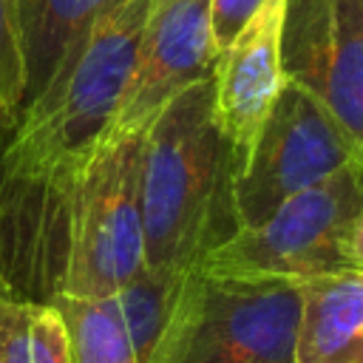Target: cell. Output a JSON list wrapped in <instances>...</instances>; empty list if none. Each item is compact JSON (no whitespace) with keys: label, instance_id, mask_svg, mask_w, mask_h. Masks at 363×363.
Returning <instances> with one entry per match:
<instances>
[{"label":"cell","instance_id":"6da1fadb","mask_svg":"<svg viewBox=\"0 0 363 363\" xmlns=\"http://www.w3.org/2000/svg\"><path fill=\"white\" fill-rule=\"evenodd\" d=\"M150 0H122L91 31L65 79L26 108L0 145V284L54 301L68 264L79 184L122 113Z\"/></svg>","mask_w":363,"mask_h":363},{"label":"cell","instance_id":"7a4b0ae2","mask_svg":"<svg viewBox=\"0 0 363 363\" xmlns=\"http://www.w3.org/2000/svg\"><path fill=\"white\" fill-rule=\"evenodd\" d=\"M233 153L216 122L213 82L176 94L145 128V267L190 272L238 230Z\"/></svg>","mask_w":363,"mask_h":363},{"label":"cell","instance_id":"3957f363","mask_svg":"<svg viewBox=\"0 0 363 363\" xmlns=\"http://www.w3.org/2000/svg\"><path fill=\"white\" fill-rule=\"evenodd\" d=\"M301 284L193 269L147 363H295Z\"/></svg>","mask_w":363,"mask_h":363},{"label":"cell","instance_id":"277c9868","mask_svg":"<svg viewBox=\"0 0 363 363\" xmlns=\"http://www.w3.org/2000/svg\"><path fill=\"white\" fill-rule=\"evenodd\" d=\"M363 210V170L346 164L235 230L196 267L207 275L295 281L346 269V233Z\"/></svg>","mask_w":363,"mask_h":363},{"label":"cell","instance_id":"5b68a950","mask_svg":"<svg viewBox=\"0 0 363 363\" xmlns=\"http://www.w3.org/2000/svg\"><path fill=\"white\" fill-rule=\"evenodd\" d=\"M142 147L145 133H113L91 162L74 201L60 295L105 298L145 269Z\"/></svg>","mask_w":363,"mask_h":363},{"label":"cell","instance_id":"8992f818","mask_svg":"<svg viewBox=\"0 0 363 363\" xmlns=\"http://www.w3.org/2000/svg\"><path fill=\"white\" fill-rule=\"evenodd\" d=\"M346 164H357V156L335 113L315 91L286 77L247 170L233 179L238 230Z\"/></svg>","mask_w":363,"mask_h":363},{"label":"cell","instance_id":"52a82bcc","mask_svg":"<svg viewBox=\"0 0 363 363\" xmlns=\"http://www.w3.org/2000/svg\"><path fill=\"white\" fill-rule=\"evenodd\" d=\"M284 74L326 102L363 170V0H286Z\"/></svg>","mask_w":363,"mask_h":363},{"label":"cell","instance_id":"ba28073f","mask_svg":"<svg viewBox=\"0 0 363 363\" xmlns=\"http://www.w3.org/2000/svg\"><path fill=\"white\" fill-rule=\"evenodd\" d=\"M284 20L286 0H264L250 23L213 60V111L230 145L235 176L247 170L264 122L286 79Z\"/></svg>","mask_w":363,"mask_h":363},{"label":"cell","instance_id":"9c48e42d","mask_svg":"<svg viewBox=\"0 0 363 363\" xmlns=\"http://www.w3.org/2000/svg\"><path fill=\"white\" fill-rule=\"evenodd\" d=\"M213 60L210 0H150L136 71L113 133H145L176 94L210 77Z\"/></svg>","mask_w":363,"mask_h":363},{"label":"cell","instance_id":"30bf717a","mask_svg":"<svg viewBox=\"0 0 363 363\" xmlns=\"http://www.w3.org/2000/svg\"><path fill=\"white\" fill-rule=\"evenodd\" d=\"M119 3L122 0H20L26 60V96L20 113L65 79L94 26Z\"/></svg>","mask_w":363,"mask_h":363},{"label":"cell","instance_id":"8fae6325","mask_svg":"<svg viewBox=\"0 0 363 363\" xmlns=\"http://www.w3.org/2000/svg\"><path fill=\"white\" fill-rule=\"evenodd\" d=\"M295 363H363V272L337 269L301 284Z\"/></svg>","mask_w":363,"mask_h":363},{"label":"cell","instance_id":"7c38bea8","mask_svg":"<svg viewBox=\"0 0 363 363\" xmlns=\"http://www.w3.org/2000/svg\"><path fill=\"white\" fill-rule=\"evenodd\" d=\"M190 272L145 267L125 286L105 295V301L116 312L119 323L125 326L139 363L150 360V354H153V349H156V343H159V337H162V332H164V326L173 315V306H176L179 292H182Z\"/></svg>","mask_w":363,"mask_h":363},{"label":"cell","instance_id":"4fadbf2b","mask_svg":"<svg viewBox=\"0 0 363 363\" xmlns=\"http://www.w3.org/2000/svg\"><path fill=\"white\" fill-rule=\"evenodd\" d=\"M51 303L68 323L74 363H139L125 326L105 298L57 295Z\"/></svg>","mask_w":363,"mask_h":363},{"label":"cell","instance_id":"5bb4252c","mask_svg":"<svg viewBox=\"0 0 363 363\" xmlns=\"http://www.w3.org/2000/svg\"><path fill=\"white\" fill-rule=\"evenodd\" d=\"M26 96V60L20 37V0H0V130L20 116Z\"/></svg>","mask_w":363,"mask_h":363},{"label":"cell","instance_id":"9a60e30c","mask_svg":"<svg viewBox=\"0 0 363 363\" xmlns=\"http://www.w3.org/2000/svg\"><path fill=\"white\" fill-rule=\"evenodd\" d=\"M28 363H74L71 332L51 301H31L28 309Z\"/></svg>","mask_w":363,"mask_h":363},{"label":"cell","instance_id":"2e32d148","mask_svg":"<svg viewBox=\"0 0 363 363\" xmlns=\"http://www.w3.org/2000/svg\"><path fill=\"white\" fill-rule=\"evenodd\" d=\"M264 0H210V26H213V45L216 54L250 23Z\"/></svg>","mask_w":363,"mask_h":363},{"label":"cell","instance_id":"e0dca14e","mask_svg":"<svg viewBox=\"0 0 363 363\" xmlns=\"http://www.w3.org/2000/svg\"><path fill=\"white\" fill-rule=\"evenodd\" d=\"M343 255H346V264H349L352 269H360V272H363V210L357 213V218L352 221V227H349V233H346Z\"/></svg>","mask_w":363,"mask_h":363}]
</instances>
